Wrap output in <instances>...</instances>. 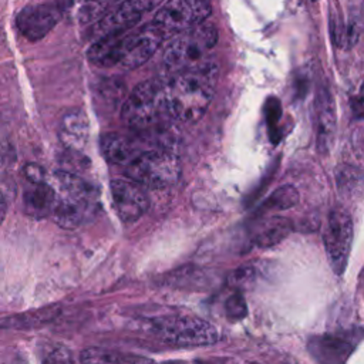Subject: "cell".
<instances>
[{"mask_svg":"<svg viewBox=\"0 0 364 364\" xmlns=\"http://www.w3.org/2000/svg\"><path fill=\"white\" fill-rule=\"evenodd\" d=\"M216 64L199 70L172 73L165 81L168 114L181 122H195L208 109L216 85Z\"/></svg>","mask_w":364,"mask_h":364,"instance_id":"1","label":"cell"},{"mask_svg":"<svg viewBox=\"0 0 364 364\" xmlns=\"http://www.w3.org/2000/svg\"><path fill=\"white\" fill-rule=\"evenodd\" d=\"M51 182L57 192L53 216L58 226L75 229L95 218L100 209V193L92 183L70 171L54 172Z\"/></svg>","mask_w":364,"mask_h":364,"instance_id":"2","label":"cell"},{"mask_svg":"<svg viewBox=\"0 0 364 364\" xmlns=\"http://www.w3.org/2000/svg\"><path fill=\"white\" fill-rule=\"evenodd\" d=\"M218 44V30L212 23L203 24L179 34L164 53V64L172 73L199 70L215 65L212 51Z\"/></svg>","mask_w":364,"mask_h":364,"instance_id":"3","label":"cell"},{"mask_svg":"<svg viewBox=\"0 0 364 364\" xmlns=\"http://www.w3.org/2000/svg\"><path fill=\"white\" fill-rule=\"evenodd\" d=\"M164 117H169L165 98V81L148 80L138 84L125 100L121 118L135 129H145L159 124Z\"/></svg>","mask_w":364,"mask_h":364,"instance_id":"4","label":"cell"},{"mask_svg":"<svg viewBox=\"0 0 364 364\" xmlns=\"http://www.w3.org/2000/svg\"><path fill=\"white\" fill-rule=\"evenodd\" d=\"M161 341L176 347H202L215 344L219 338L213 324L195 316L171 314L152 320L149 326Z\"/></svg>","mask_w":364,"mask_h":364,"instance_id":"5","label":"cell"},{"mask_svg":"<svg viewBox=\"0 0 364 364\" xmlns=\"http://www.w3.org/2000/svg\"><path fill=\"white\" fill-rule=\"evenodd\" d=\"M127 176L142 186L168 188L173 185L181 175L178 156L164 148L139 151L125 166Z\"/></svg>","mask_w":364,"mask_h":364,"instance_id":"6","label":"cell"},{"mask_svg":"<svg viewBox=\"0 0 364 364\" xmlns=\"http://www.w3.org/2000/svg\"><path fill=\"white\" fill-rule=\"evenodd\" d=\"M210 11V0H168L156 11L152 21L169 37L203 24Z\"/></svg>","mask_w":364,"mask_h":364,"instance_id":"7","label":"cell"},{"mask_svg":"<svg viewBox=\"0 0 364 364\" xmlns=\"http://www.w3.org/2000/svg\"><path fill=\"white\" fill-rule=\"evenodd\" d=\"M353 236L354 226L351 215L341 206L334 208L328 213L323 242L330 266L338 276H341L347 267Z\"/></svg>","mask_w":364,"mask_h":364,"instance_id":"8","label":"cell"},{"mask_svg":"<svg viewBox=\"0 0 364 364\" xmlns=\"http://www.w3.org/2000/svg\"><path fill=\"white\" fill-rule=\"evenodd\" d=\"M164 31L154 23L141 26L125 34L118 36V67L132 70L148 61L158 50Z\"/></svg>","mask_w":364,"mask_h":364,"instance_id":"9","label":"cell"},{"mask_svg":"<svg viewBox=\"0 0 364 364\" xmlns=\"http://www.w3.org/2000/svg\"><path fill=\"white\" fill-rule=\"evenodd\" d=\"M164 0H124L118 7L100 18L91 27V36L95 41L125 34L136 26L141 17L159 6Z\"/></svg>","mask_w":364,"mask_h":364,"instance_id":"10","label":"cell"},{"mask_svg":"<svg viewBox=\"0 0 364 364\" xmlns=\"http://www.w3.org/2000/svg\"><path fill=\"white\" fill-rule=\"evenodd\" d=\"M360 328L314 336L307 348L317 364H346L360 343Z\"/></svg>","mask_w":364,"mask_h":364,"instance_id":"11","label":"cell"},{"mask_svg":"<svg viewBox=\"0 0 364 364\" xmlns=\"http://www.w3.org/2000/svg\"><path fill=\"white\" fill-rule=\"evenodd\" d=\"M112 206L124 223L138 220L149 206L144 186L132 179H114L109 183Z\"/></svg>","mask_w":364,"mask_h":364,"instance_id":"12","label":"cell"},{"mask_svg":"<svg viewBox=\"0 0 364 364\" xmlns=\"http://www.w3.org/2000/svg\"><path fill=\"white\" fill-rule=\"evenodd\" d=\"M61 11L53 3L31 4L18 11L16 24L18 31L30 41H38L60 21Z\"/></svg>","mask_w":364,"mask_h":364,"instance_id":"13","label":"cell"},{"mask_svg":"<svg viewBox=\"0 0 364 364\" xmlns=\"http://www.w3.org/2000/svg\"><path fill=\"white\" fill-rule=\"evenodd\" d=\"M316 141L317 151L327 155L331 149L336 134V105L333 95L326 84H321L316 92Z\"/></svg>","mask_w":364,"mask_h":364,"instance_id":"14","label":"cell"},{"mask_svg":"<svg viewBox=\"0 0 364 364\" xmlns=\"http://www.w3.org/2000/svg\"><path fill=\"white\" fill-rule=\"evenodd\" d=\"M90 124L85 112L80 108L67 111L58 125V139L65 151L81 154L88 142Z\"/></svg>","mask_w":364,"mask_h":364,"instance_id":"15","label":"cell"},{"mask_svg":"<svg viewBox=\"0 0 364 364\" xmlns=\"http://www.w3.org/2000/svg\"><path fill=\"white\" fill-rule=\"evenodd\" d=\"M27 183L28 185L23 192L24 213L36 219H43L48 215H53L57 202V192L54 186L48 182Z\"/></svg>","mask_w":364,"mask_h":364,"instance_id":"16","label":"cell"},{"mask_svg":"<svg viewBox=\"0 0 364 364\" xmlns=\"http://www.w3.org/2000/svg\"><path fill=\"white\" fill-rule=\"evenodd\" d=\"M60 311H61L60 306H47L36 310H28L24 313L4 317L1 326L4 328H13V330L37 328L53 321L60 314Z\"/></svg>","mask_w":364,"mask_h":364,"instance_id":"17","label":"cell"},{"mask_svg":"<svg viewBox=\"0 0 364 364\" xmlns=\"http://www.w3.org/2000/svg\"><path fill=\"white\" fill-rule=\"evenodd\" d=\"M80 360L81 364H156L154 360L144 355L119 353L101 347L85 348L81 353Z\"/></svg>","mask_w":364,"mask_h":364,"instance_id":"18","label":"cell"},{"mask_svg":"<svg viewBox=\"0 0 364 364\" xmlns=\"http://www.w3.org/2000/svg\"><path fill=\"white\" fill-rule=\"evenodd\" d=\"M293 225L287 218L273 216L263 220L253 235V243L257 247H270L282 242L291 232Z\"/></svg>","mask_w":364,"mask_h":364,"instance_id":"19","label":"cell"},{"mask_svg":"<svg viewBox=\"0 0 364 364\" xmlns=\"http://www.w3.org/2000/svg\"><path fill=\"white\" fill-rule=\"evenodd\" d=\"M101 151L108 162L125 166L139 152L125 135L115 132L107 134L101 138Z\"/></svg>","mask_w":364,"mask_h":364,"instance_id":"20","label":"cell"},{"mask_svg":"<svg viewBox=\"0 0 364 364\" xmlns=\"http://www.w3.org/2000/svg\"><path fill=\"white\" fill-rule=\"evenodd\" d=\"M299 202V192L293 185L279 186L273 193L262 203L260 212L269 210H284L293 208Z\"/></svg>","mask_w":364,"mask_h":364,"instance_id":"21","label":"cell"},{"mask_svg":"<svg viewBox=\"0 0 364 364\" xmlns=\"http://www.w3.org/2000/svg\"><path fill=\"white\" fill-rule=\"evenodd\" d=\"M264 118L269 129V136L273 144H277L282 134L279 128V122L282 118V104L276 97H269L264 104Z\"/></svg>","mask_w":364,"mask_h":364,"instance_id":"22","label":"cell"},{"mask_svg":"<svg viewBox=\"0 0 364 364\" xmlns=\"http://www.w3.org/2000/svg\"><path fill=\"white\" fill-rule=\"evenodd\" d=\"M361 181H363L361 172L351 165H343L336 172L337 186L344 193H351L357 191V188L361 185Z\"/></svg>","mask_w":364,"mask_h":364,"instance_id":"23","label":"cell"},{"mask_svg":"<svg viewBox=\"0 0 364 364\" xmlns=\"http://www.w3.org/2000/svg\"><path fill=\"white\" fill-rule=\"evenodd\" d=\"M226 316L232 320H242L247 314V304L240 290L232 293L225 301Z\"/></svg>","mask_w":364,"mask_h":364,"instance_id":"24","label":"cell"},{"mask_svg":"<svg viewBox=\"0 0 364 364\" xmlns=\"http://www.w3.org/2000/svg\"><path fill=\"white\" fill-rule=\"evenodd\" d=\"M73 354L71 351L64 346H55L53 347L46 357L43 358L41 364H73Z\"/></svg>","mask_w":364,"mask_h":364,"instance_id":"25","label":"cell"},{"mask_svg":"<svg viewBox=\"0 0 364 364\" xmlns=\"http://www.w3.org/2000/svg\"><path fill=\"white\" fill-rule=\"evenodd\" d=\"M253 277H255V269L252 266H242V267L235 270L230 280H232L233 286H237L239 290H240V287H243L246 284H250Z\"/></svg>","mask_w":364,"mask_h":364,"instance_id":"26","label":"cell"},{"mask_svg":"<svg viewBox=\"0 0 364 364\" xmlns=\"http://www.w3.org/2000/svg\"><path fill=\"white\" fill-rule=\"evenodd\" d=\"M23 175L26 178L27 182L30 183H41V182H47V176H46V171L37 165V164H27L23 168Z\"/></svg>","mask_w":364,"mask_h":364,"instance_id":"27","label":"cell"},{"mask_svg":"<svg viewBox=\"0 0 364 364\" xmlns=\"http://www.w3.org/2000/svg\"><path fill=\"white\" fill-rule=\"evenodd\" d=\"M350 107L355 119H364V82L361 84L358 94L350 100Z\"/></svg>","mask_w":364,"mask_h":364,"instance_id":"28","label":"cell"},{"mask_svg":"<svg viewBox=\"0 0 364 364\" xmlns=\"http://www.w3.org/2000/svg\"><path fill=\"white\" fill-rule=\"evenodd\" d=\"M195 364H220L219 360H199Z\"/></svg>","mask_w":364,"mask_h":364,"instance_id":"29","label":"cell"},{"mask_svg":"<svg viewBox=\"0 0 364 364\" xmlns=\"http://www.w3.org/2000/svg\"><path fill=\"white\" fill-rule=\"evenodd\" d=\"M162 364H185L182 361H166V363H162Z\"/></svg>","mask_w":364,"mask_h":364,"instance_id":"30","label":"cell"},{"mask_svg":"<svg viewBox=\"0 0 364 364\" xmlns=\"http://www.w3.org/2000/svg\"><path fill=\"white\" fill-rule=\"evenodd\" d=\"M249 364H259V363H249Z\"/></svg>","mask_w":364,"mask_h":364,"instance_id":"31","label":"cell"},{"mask_svg":"<svg viewBox=\"0 0 364 364\" xmlns=\"http://www.w3.org/2000/svg\"><path fill=\"white\" fill-rule=\"evenodd\" d=\"M311 1H316V0H311Z\"/></svg>","mask_w":364,"mask_h":364,"instance_id":"32","label":"cell"}]
</instances>
